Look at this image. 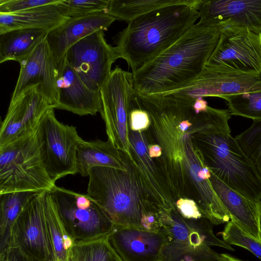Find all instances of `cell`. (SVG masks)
I'll list each match as a JSON object with an SVG mask.
<instances>
[{"instance_id":"6da1fadb","label":"cell","mask_w":261,"mask_h":261,"mask_svg":"<svg viewBox=\"0 0 261 261\" xmlns=\"http://www.w3.org/2000/svg\"><path fill=\"white\" fill-rule=\"evenodd\" d=\"M194 101L169 93L135 94L134 97L135 104L149 114L150 125L143 132L149 144H158L162 148L161 156L153 160L176 201L192 197L186 172L185 148L198 114Z\"/></svg>"},{"instance_id":"7a4b0ae2","label":"cell","mask_w":261,"mask_h":261,"mask_svg":"<svg viewBox=\"0 0 261 261\" xmlns=\"http://www.w3.org/2000/svg\"><path fill=\"white\" fill-rule=\"evenodd\" d=\"M222 26L198 22L168 48L133 73L136 94H164L195 81L218 41Z\"/></svg>"},{"instance_id":"3957f363","label":"cell","mask_w":261,"mask_h":261,"mask_svg":"<svg viewBox=\"0 0 261 261\" xmlns=\"http://www.w3.org/2000/svg\"><path fill=\"white\" fill-rule=\"evenodd\" d=\"M227 110L208 108L191 129L193 143L205 166L229 187L255 201L261 200V177L230 134Z\"/></svg>"},{"instance_id":"277c9868","label":"cell","mask_w":261,"mask_h":261,"mask_svg":"<svg viewBox=\"0 0 261 261\" xmlns=\"http://www.w3.org/2000/svg\"><path fill=\"white\" fill-rule=\"evenodd\" d=\"M200 3L163 7L128 22L117 38L119 58L126 61L132 73L137 71L195 24L200 17Z\"/></svg>"},{"instance_id":"5b68a950","label":"cell","mask_w":261,"mask_h":261,"mask_svg":"<svg viewBox=\"0 0 261 261\" xmlns=\"http://www.w3.org/2000/svg\"><path fill=\"white\" fill-rule=\"evenodd\" d=\"M88 176L87 194L115 226L146 230L148 217L159 209L141 189L130 161L126 171L94 167Z\"/></svg>"},{"instance_id":"8992f818","label":"cell","mask_w":261,"mask_h":261,"mask_svg":"<svg viewBox=\"0 0 261 261\" xmlns=\"http://www.w3.org/2000/svg\"><path fill=\"white\" fill-rule=\"evenodd\" d=\"M158 215L161 228L167 234L160 261H216L221 254L211 247L234 250L214 234L213 224L204 217L185 219L173 208L159 210Z\"/></svg>"},{"instance_id":"52a82bcc","label":"cell","mask_w":261,"mask_h":261,"mask_svg":"<svg viewBox=\"0 0 261 261\" xmlns=\"http://www.w3.org/2000/svg\"><path fill=\"white\" fill-rule=\"evenodd\" d=\"M55 186L44 166L36 130L0 146V195L50 191Z\"/></svg>"},{"instance_id":"ba28073f","label":"cell","mask_w":261,"mask_h":261,"mask_svg":"<svg viewBox=\"0 0 261 261\" xmlns=\"http://www.w3.org/2000/svg\"><path fill=\"white\" fill-rule=\"evenodd\" d=\"M204 70L222 74L259 77L261 34L236 26L223 28Z\"/></svg>"},{"instance_id":"9c48e42d","label":"cell","mask_w":261,"mask_h":261,"mask_svg":"<svg viewBox=\"0 0 261 261\" xmlns=\"http://www.w3.org/2000/svg\"><path fill=\"white\" fill-rule=\"evenodd\" d=\"M67 234L74 243L108 236L114 224L88 195L54 186L50 191Z\"/></svg>"},{"instance_id":"30bf717a","label":"cell","mask_w":261,"mask_h":261,"mask_svg":"<svg viewBox=\"0 0 261 261\" xmlns=\"http://www.w3.org/2000/svg\"><path fill=\"white\" fill-rule=\"evenodd\" d=\"M100 93V113L105 123L108 140L132 161L129 139V117L135 95L132 72L116 66Z\"/></svg>"},{"instance_id":"8fae6325","label":"cell","mask_w":261,"mask_h":261,"mask_svg":"<svg viewBox=\"0 0 261 261\" xmlns=\"http://www.w3.org/2000/svg\"><path fill=\"white\" fill-rule=\"evenodd\" d=\"M49 109L37 128L40 152L45 169L53 181L77 173L76 152L83 140L76 127L64 124Z\"/></svg>"},{"instance_id":"7c38bea8","label":"cell","mask_w":261,"mask_h":261,"mask_svg":"<svg viewBox=\"0 0 261 261\" xmlns=\"http://www.w3.org/2000/svg\"><path fill=\"white\" fill-rule=\"evenodd\" d=\"M119 59L115 46L108 44L103 31L83 38L66 51L65 59L84 84L100 92L109 78L112 64Z\"/></svg>"},{"instance_id":"4fadbf2b","label":"cell","mask_w":261,"mask_h":261,"mask_svg":"<svg viewBox=\"0 0 261 261\" xmlns=\"http://www.w3.org/2000/svg\"><path fill=\"white\" fill-rule=\"evenodd\" d=\"M49 192H40L23 209L13 224L8 244L20 247L37 261H53L46 220Z\"/></svg>"},{"instance_id":"5bb4252c","label":"cell","mask_w":261,"mask_h":261,"mask_svg":"<svg viewBox=\"0 0 261 261\" xmlns=\"http://www.w3.org/2000/svg\"><path fill=\"white\" fill-rule=\"evenodd\" d=\"M19 63V74L10 101L34 88L55 109L59 68L46 38Z\"/></svg>"},{"instance_id":"9a60e30c","label":"cell","mask_w":261,"mask_h":261,"mask_svg":"<svg viewBox=\"0 0 261 261\" xmlns=\"http://www.w3.org/2000/svg\"><path fill=\"white\" fill-rule=\"evenodd\" d=\"M129 139L131 163L143 192L159 210L177 209L176 201L164 177L149 155L144 132L130 130Z\"/></svg>"},{"instance_id":"2e32d148","label":"cell","mask_w":261,"mask_h":261,"mask_svg":"<svg viewBox=\"0 0 261 261\" xmlns=\"http://www.w3.org/2000/svg\"><path fill=\"white\" fill-rule=\"evenodd\" d=\"M199 22L261 34V0H201Z\"/></svg>"},{"instance_id":"e0dca14e","label":"cell","mask_w":261,"mask_h":261,"mask_svg":"<svg viewBox=\"0 0 261 261\" xmlns=\"http://www.w3.org/2000/svg\"><path fill=\"white\" fill-rule=\"evenodd\" d=\"M50 108H54L34 88L10 101L1 125L0 146L36 130L42 117Z\"/></svg>"},{"instance_id":"ac0fdd59","label":"cell","mask_w":261,"mask_h":261,"mask_svg":"<svg viewBox=\"0 0 261 261\" xmlns=\"http://www.w3.org/2000/svg\"><path fill=\"white\" fill-rule=\"evenodd\" d=\"M108 239L122 261H160L167 234L162 228L152 231L114 226Z\"/></svg>"},{"instance_id":"d6986e66","label":"cell","mask_w":261,"mask_h":261,"mask_svg":"<svg viewBox=\"0 0 261 261\" xmlns=\"http://www.w3.org/2000/svg\"><path fill=\"white\" fill-rule=\"evenodd\" d=\"M261 90L259 77L222 74L204 70L195 81L182 88L166 93L187 99L223 96Z\"/></svg>"},{"instance_id":"ffe728a7","label":"cell","mask_w":261,"mask_h":261,"mask_svg":"<svg viewBox=\"0 0 261 261\" xmlns=\"http://www.w3.org/2000/svg\"><path fill=\"white\" fill-rule=\"evenodd\" d=\"M58 101L55 109L64 110L80 116L100 113V92L88 88L65 59L59 69Z\"/></svg>"},{"instance_id":"44dd1931","label":"cell","mask_w":261,"mask_h":261,"mask_svg":"<svg viewBox=\"0 0 261 261\" xmlns=\"http://www.w3.org/2000/svg\"><path fill=\"white\" fill-rule=\"evenodd\" d=\"M116 19L105 12L70 18L48 33L47 42L53 51L58 68L65 61L68 49L87 36L97 31H105Z\"/></svg>"},{"instance_id":"7402d4cb","label":"cell","mask_w":261,"mask_h":261,"mask_svg":"<svg viewBox=\"0 0 261 261\" xmlns=\"http://www.w3.org/2000/svg\"><path fill=\"white\" fill-rule=\"evenodd\" d=\"M210 180L230 220L261 240V200L253 201L232 189L211 173Z\"/></svg>"},{"instance_id":"603a6c76","label":"cell","mask_w":261,"mask_h":261,"mask_svg":"<svg viewBox=\"0 0 261 261\" xmlns=\"http://www.w3.org/2000/svg\"><path fill=\"white\" fill-rule=\"evenodd\" d=\"M130 160L122 151L109 140H83L79 145L76 152L77 173L89 175V171L94 167H110L126 171Z\"/></svg>"},{"instance_id":"cb8c5ba5","label":"cell","mask_w":261,"mask_h":261,"mask_svg":"<svg viewBox=\"0 0 261 261\" xmlns=\"http://www.w3.org/2000/svg\"><path fill=\"white\" fill-rule=\"evenodd\" d=\"M69 19L59 12L55 4L11 13H0V35L23 29H40L49 32Z\"/></svg>"},{"instance_id":"d4e9b609","label":"cell","mask_w":261,"mask_h":261,"mask_svg":"<svg viewBox=\"0 0 261 261\" xmlns=\"http://www.w3.org/2000/svg\"><path fill=\"white\" fill-rule=\"evenodd\" d=\"M48 32L40 29L10 31L0 35V63L15 61L19 63L42 41Z\"/></svg>"},{"instance_id":"484cf974","label":"cell","mask_w":261,"mask_h":261,"mask_svg":"<svg viewBox=\"0 0 261 261\" xmlns=\"http://www.w3.org/2000/svg\"><path fill=\"white\" fill-rule=\"evenodd\" d=\"M201 0H110L106 13L129 22L155 10L175 5H197Z\"/></svg>"},{"instance_id":"4316f807","label":"cell","mask_w":261,"mask_h":261,"mask_svg":"<svg viewBox=\"0 0 261 261\" xmlns=\"http://www.w3.org/2000/svg\"><path fill=\"white\" fill-rule=\"evenodd\" d=\"M41 191H21L0 195V251L8 245L13 224L23 209Z\"/></svg>"},{"instance_id":"83f0119b","label":"cell","mask_w":261,"mask_h":261,"mask_svg":"<svg viewBox=\"0 0 261 261\" xmlns=\"http://www.w3.org/2000/svg\"><path fill=\"white\" fill-rule=\"evenodd\" d=\"M46 220L53 261H69L74 242L64 228L50 192L46 202Z\"/></svg>"},{"instance_id":"f1b7e54d","label":"cell","mask_w":261,"mask_h":261,"mask_svg":"<svg viewBox=\"0 0 261 261\" xmlns=\"http://www.w3.org/2000/svg\"><path fill=\"white\" fill-rule=\"evenodd\" d=\"M69 261H122L110 244L108 236L92 241L74 243Z\"/></svg>"},{"instance_id":"f546056e","label":"cell","mask_w":261,"mask_h":261,"mask_svg":"<svg viewBox=\"0 0 261 261\" xmlns=\"http://www.w3.org/2000/svg\"><path fill=\"white\" fill-rule=\"evenodd\" d=\"M221 98L226 101L231 115L261 119V90L225 95Z\"/></svg>"},{"instance_id":"4dcf8cb0","label":"cell","mask_w":261,"mask_h":261,"mask_svg":"<svg viewBox=\"0 0 261 261\" xmlns=\"http://www.w3.org/2000/svg\"><path fill=\"white\" fill-rule=\"evenodd\" d=\"M234 138L261 177V119L253 120L249 128Z\"/></svg>"},{"instance_id":"1f68e13d","label":"cell","mask_w":261,"mask_h":261,"mask_svg":"<svg viewBox=\"0 0 261 261\" xmlns=\"http://www.w3.org/2000/svg\"><path fill=\"white\" fill-rule=\"evenodd\" d=\"M110 0H61L56 5L59 12L70 18L105 12Z\"/></svg>"},{"instance_id":"d6a6232c","label":"cell","mask_w":261,"mask_h":261,"mask_svg":"<svg viewBox=\"0 0 261 261\" xmlns=\"http://www.w3.org/2000/svg\"><path fill=\"white\" fill-rule=\"evenodd\" d=\"M219 234L229 245L244 248L261 259V240L243 230L231 220L227 222L223 230Z\"/></svg>"},{"instance_id":"836d02e7","label":"cell","mask_w":261,"mask_h":261,"mask_svg":"<svg viewBox=\"0 0 261 261\" xmlns=\"http://www.w3.org/2000/svg\"><path fill=\"white\" fill-rule=\"evenodd\" d=\"M61 0H0V13H11L48 5H57Z\"/></svg>"},{"instance_id":"e575fe53","label":"cell","mask_w":261,"mask_h":261,"mask_svg":"<svg viewBox=\"0 0 261 261\" xmlns=\"http://www.w3.org/2000/svg\"><path fill=\"white\" fill-rule=\"evenodd\" d=\"M150 123V119L148 113L137 106L133 102L129 117V129L135 132L145 131L149 127Z\"/></svg>"},{"instance_id":"d590c367","label":"cell","mask_w":261,"mask_h":261,"mask_svg":"<svg viewBox=\"0 0 261 261\" xmlns=\"http://www.w3.org/2000/svg\"><path fill=\"white\" fill-rule=\"evenodd\" d=\"M177 210L187 219H199L203 217L195 201L191 199L180 198L176 202Z\"/></svg>"},{"instance_id":"8d00e7d4","label":"cell","mask_w":261,"mask_h":261,"mask_svg":"<svg viewBox=\"0 0 261 261\" xmlns=\"http://www.w3.org/2000/svg\"><path fill=\"white\" fill-rule=\"evenodd\" d=\"M0 261H37L20 247L8 245L0 251Z\"/></svg>"},{"instance_id":"74e56055","label":"cell","mask_w":261,"mask_h":261,"mask_svg":"<svg viewBox=\"0 0 261 261\" xmlns=\"http://www.w3.org/2000/svg\"><path fill=\"white\" fill-rule=\"evenodd\" d=\"M148 152L149 156L153 159L159 158L162 154V150L161 146L156 144L148 143Z\"/></svg>"},{"instance_id":"f35d334b","label":"cell","mask_w":261,"mask_h":261,"mask_svg":"<svg viewBox=\"0 0 261 261\" xmlns=\"http://www.w3.org/2000/svg\"><path fill=\"white\" fill-rule=\"evenodd\" d=\"M208 107L207 101L203 98L199 97L195 99L194 108L196 113L199 114L201 112L205 111Z\"/></svg>"},{"instance_id":"ab89813d","label":"cell","mask_w":261,"mask_h":261,"mask_svg":"<svg viewBox=\"0 0 261 261\" xmlns=\"http://www.w3.org/2000/svg\"><path fill=\"white\" fill-rule=\"evenodd\" d=\"M216 261H243L230 254L221 253L220 258Z\"/></svg>"},{"instance_id":"60d3db41","label":"cell","mask_w":261,"mask_h":261,"mask_svg":"<svg viewBox=\"0 0 261 261\" xmlns=\"http://www.w3.org/2000/svg\"><path fill=\"white\" fill-rule=\"evenodd\" d=\"M259 78H260V80H261V74H260V76H259Z\"/></svg>"}]
</instances>
